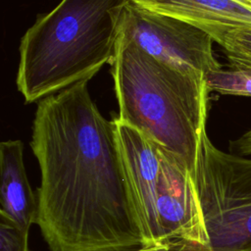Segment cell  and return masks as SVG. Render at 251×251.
I'll return each mask as SVG.
<instances>
[{"instance_id": "13", "label": "cell", "mask_w": 251, "mask_h": 251, "mask_svg": "<svg viewBox=\"0 0 251 251\" xmlns=\"http://www.w3.org/2000/svg\"><path fill=\"white\" fill-rule=\"evenodd\" d=\"M133 251H211L207 244L187 239H173L159 245L147 246Z\"/></svg>"}, {"instance_id": "10", "label": "cell", "mask_w": 251, "mask_h": 251, "mask_svg": "<svg viewBox=\"0 0 251 251\" xmlns=\"http://www.w3.org/2000/svg\"><path fill=\"white\" fill-rule=\"evenodd\" d=\"M205 79L209 91L251 97V70L220 69L209 73Z\"/></svg>"}, {"instance_id": "5", "label": "cell", "mask_w": 251, "mask_h": 251, "mask_svg": "<svg viewBox=\"0 0 251 251\" xmlns=\"http://www.w3.org/2000/svg\"><path fill=\"white\" fill-rule=\"evenodd\" d=\"M119 34L177 70L206 76L222 69L209 34L175 17L143 9L130 0L123 11Z\"/></svg>"}, {"instance_id": "1", "label": "cell", "mask_w": 251, "mask_h": 251, "mask_svg": "<svg viewBox=\"0 0 251 251\" xmlns=\"http://www.w3.org/2000/svg\"><path fill=\"white\" fill-rule=\"evenodd\" d=\"M88 80L40 101L30 147L41 183L35 224L50 251L145 247L115 120L102 116Z\"/></svg>"}, {"instance_id": "8", "label": "cell", "mask_w": 251, "mask_h": 251, "mask_svg": "<svg viewBox=\"0 0 251 251\" xmlns=\"http://www.w3.org/2000/svg\"><path fill=\"white\" fill-rule=\"evenodd\" d=\"M151 12L184 21L219 45L232 31L251 28V7L243 0H130Z\"/></svg>"}, {"instance_id": "6", "label": "cell", "mask_w": 251, "mask_h": 251, "mask_svg": "<svg viewBox=\"0 0 251 251\" xmlns=\"http://www.w3.org/2000/svg\"><path fill=\"white\" fill-rule=\"evenodd\" d=\"M156 209L163 242L187 239L208 245L193 176L164 149L156 183Z\"/></svg>"}, {"instance_id": "2", "label": "cell", "mask_w": 251, "mask_h": 251, "mask_svg": "<svg viewBox=\"0 0 251 251\" xmlns=\"http://www.w3.org/2000/svg\"><path fill=\"white\" fill-rule=\"evenodd\" d=\"M111 66L118 119L173 155L194 178L208 115L205 76L173 68L121 34Z\"/></svg>"}, {"instance_id": "12", "label": "cell", "mask_w": 251, "mask_h": 251, "mask_svg": "<svg viewBox=\"0 0 251 251\" xmlns=\"http://www.w3.org/2000/svg\"><path fill=\"white\" fill-rule=\"evenodd\" d=\"M0 251H29L28 231L0 212Z\"/></svg>"}, {"instance_id": "9", "label": "cell", "mask_w": 251, "mask_h": 251, "mask_svg": "<svg viewBox=\"0 0 251 251\" xmlns=\"http://www.w3.org/2000/svg\"><path fill=\"white\" fill-rule=\"evenodd\" d=\"M0 212L28 231L36 221L37 199L26 176L21 140L0 143Z\"/></svg>"}, {"instance_id": "11", "label": "cell", "mask_w": 251, "mask_h": 251, "mask_svg": "<svg viewBox=\"0 0 251 251\" xmlns=\"http://www.w3.org/2000/svg\"><path fill=\"white\" fill-rule=\"evenodd\" d=\"M230 69L251 70V28L230 32L221 44Z\"/></svg>"}, {"instance_id": "15", "label": "cell", "mask_w": 251, "mask_h": 251, "mask_svg": "<svg viewBox=\"0 0 251 251\" xmlns=\"http://www.w3.org/2000/svg\"><path fill=\"white\" fill-rule=\"evenodd\" d=\"M243 2H244L245 4H247L249 7H251V0H243Z\"/></svg>"}, {"instance_id": "4", "label": "cell", "mask_w": 251, "mask_h": 251, "mask_svg": "<svg viewBox=\"0 0 251 251\" xmlns=\"http://www.w3.org/2000/svg\"><path fill=\"white\" fill-rule=\"evenodd\" d=\"M194 182L211 251H251V158L218 149L203 132Z\"/></svg>"}, {"instance_id": "7", "label": "cell", "mask_w": 251, "mask_h": 251, "mask_svg": "<svg viewBox=\"0 0 251 251\" xmlns=\"http://www.w3.org/2000/svg\"><path fill=\"white\" fill-rule=\"evenodd\" d=\"M114 120L145 247L159 245L163 241L156 209V183L163 149L137 129L118 118Z\"/></svg>"}, {"instance_id": "3", "label": "cell", "mask_w": 251, "mask_h": 251, "mask_svg": "<svg viewBox=\"0 0 251 251\" xmlns=\"http://www.w3.org/2000/svg\"><path fill=\"white\" fill-rule=\"evenodd\" d=\"M129 0H61L38 16L20 43L17 87L26 103L38 102L112 62L119 25Z\"/></svg>"}, {"instance_id": "14", "label": "cell", "mask_w": 251, "mask_h": 251, "mask_svg": "<svg viewBox=\"0 0 251 251\" xmlns=\"http://www.w3.org/2000/svg\"><path fill=\"white\" fill-rule=\"evenodd\" d=\"M229 145L232 154L239 156H251V128L237 139L230 141Z\"/></svg>"}]
</instances>
